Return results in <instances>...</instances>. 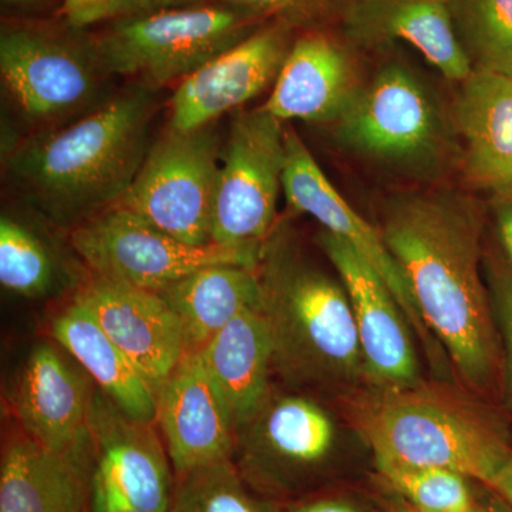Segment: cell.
<instances>
[{
	"label": "cell",
	"mask_w": 512,
	"mask_h": 512,
	"mask_svg": "<svg viewBox=\"0 0 512 512\" xmlns=\"http://www.w3.org/2000/svg\"><path fill=\"white\" fill-rule=\"evenodd\" d=\"M484 222L476 198L440 187L394 195L379 228L424 325L478 394L493 392L503 375L484 271Z\"/></svg>",
	"instance_id": "1"
},
{
	"label": "cell",
	"mask_w": 512,
	"mask_h": 512,
	"mask_svg": "<svg viewBox=\"0 0 512 512\" xmlns=\"http://www.w3.org/2000/svg\"><path fill=\"white\" fill-rule=\"evenodd\" d=\"M154 90L136 84L62 127L37 131L8 158V175L47 220L79 227L119 204L144 163Z\"/></svg>",
	"instance_id": "2"
},
{
	"label": "cell",
	"mask_w": 512,
	"mask_h": 512,
	"mask_svg": "<svg viewBox=\"0 0 512 512\" xmlns=\"http://www.w3.org/2000/svg\"><path fill=\"white\" fill-rule=\"evenodd\" d=\"M274 373L295 392H338L365 379L348 292L275 229L258 268Z\"/></svg>",
	"instance_id": "3"
},
{
	"label": "cell",
	"mask_w": 512,
	"mask_h": 512,
	"mask_svg": "<svg viewBox=\"0 0 512 512\" xmlns=\"http://www.w3.org/2000/svg\"><path fill=\"white\" fill-rule=\"evenodd\" d=\"M353 419L376 464L447 468L487 485L512 451L497 416L448 387L373 389Z\"/></svg>",
	"instance_id": "4"
},
{
	"label": "cell",
	"mask_w": 512,
	"mask_h": 512,
	"mask_svg": "<svg viewBox=\"0 0 512 512\" xmlns=\"http://www.w3.org/2000/svg\"><path fill=\"white\" fill-rule=\"evenodd\" d=\"M332 127L343 150L410 180H440L461 161L450 113L429 84L397 60L363 83Z\"/></svg>",
	"instance_id": "5"
},
{
	"label": "cell",
	"mask_w": 512,
	"mask_h": 512,
	"mask_svg": "<svg viewBox=\"0 0 512 512\" xmlns=\"http://www.w3.org/2000/svg\"><path fill=\"white\" fill-rule=\"evenodd\" d=\"M265 23L248 10L212 0L111 20L92 42L111 76L138 77L156 90L183 82Z\"/></svg>",
	"instance_id": "6"
},
{
	"label": "cell",
	"mask_w": 512,
	"mask_h": 512,
	"mask_svg": "<svg viewBox=\"0 0 512 512\" xmlns=\"http://www.w3.org/2000/svg\"><path fill=\"white\" fill-rule=\"evenodd\" d=\"M74 32H77L74 29ZM16 23L0 35V74L16 109L39 131L62 127L103 104L111 74L92 37Z\"/></svg>",
	"instance_id": "7"
},
{
	"label": "cell",
	"mask_w": 512,
	"mask_h": 512,
	"mask_svg": "<svg viewBox=\"0 0 512 512\" xmlns=\"http://www.w3.org/2000/svg\"><path fill=\"white\" fill-rule=\"evenodd\" d=\"M218 158L220 138L211 126L168 128L117 205L185 244H211Z\"/></svg>",
	"instance_id": "8"
},
{
	"label": "cell",
	"mask_w": 512,
	"mask_h": 512,
	"mask_svg": "<svg viewBox=\"0 0 512 512\" xmlns=\"http://www.w3.org/2000/svg\"><path fill=\"white\" fill-rule=\"evenodd\" d=\"M70 242L94 275L153 292L207 266L256 269L264 251L185 244L119 205L73 228Z\"/></svg>",
	"instance_id": "9"
},
{
	"label": "cell",
	"mask_w": 512,
	"mask_h": 512,
	"mask_svg": "<svg viewBox=\"0 0 512 512\" xmlns=\"http://www.w3.org/2000/svg\"><path fill=\"white\" fill-rule=\"evenodd\" d=\"M285 161V123L262 106L235 117L218 175L211 242L264 249L275 231Z\"/></svg>",
	"instance_id": "10"
},
{
	"label": "cell",
	"mask_w": 512,
	"mask_h": 512,
	"mask_svg": "<svg viewBox=\"0 0 512 512\" xmlns=\"http://www.w3.org/2000/svg\"><path fill=\"white\" fill-rule=\"evenodd\" d=\"M338 441L332 414L311 394H269L237 430L232 463L249 487L291 490L329 460Z\"/></svg>",
	"instance_id": "11"
},
{
	"label": "cell",
	"mask_w": 512,
	"mask_h": 512,
	"mask_svg": "<svg viewBox=\"0 0 512 512\" xmlns=\"http://www.w3.org/2000/svg\"><path fill=\"white\" fill-rule=\"evenodd\" d=\"M154 424L131 419L96 389L87 426L93 453L92 508L173 511L175 474Z\"/></svg>",
	"instance_id": "12"
},
{
	"label": "cell",
	"mask_w": 512,
	"mask_h": 512,
	"mask_svg": "<svg viewBox=\"0 0 512 512\" xmlns=\"http://www.w3.org/2000/svg\"><path fill=\"white\" fill-rule=\"evenodd\" d=\"M318 244L348 292L365 380L376 390L420 384L412 326L382 276L348 242L325 229L319 232Z\"/></svg>",
	"instance_id": "13"
},
{
	"label": "cell",
	"mask_w": 512,
	"mask_h": 512,
	"mask_svg": "<svg viewBox=\"0 0 512 512\" xmlns=\"http://www.w3.org/2000/svg\"><path fill=\"white\" fill-rule=\"evenodd\" d=\"M293 32L285 23L266 22L185 77L171 97L168 128L192 131L211 126L272 89L295 40Z\"/></svg>",
	"instance_id": "14"
},
{
	"label": "cell",
	"mask_w": 512,
	"mask_h": 512,
	"mask_svg": "<svg viewBox=\"0 0 512 512\" xmlns=\"http://www.w3.org/2000/svg\"><path fill=\"white\" fill-rule=\"evenodd\" d=\"M286 161L282 188L289 207L302 214L311 215L325 231L348 242L357 254L363 256L384 279L394 298L402 306L413 332L429 350L430 359H436V340L424 325L416 303L404 282L396 262L384 244L379 229L372 227L353 210L342 194L330 183L329 178L313 158L311 151L298 131L285 124Z\"/></svg>",
	"instance_id": "15"
},
{
	"label": "cell",
	"mask_w": 512,
	"mask_h": 512,
	"mask_svg": "<svg viewBox=\"0 0 512 512\" xmlns=\"http://www.w3.org/2000/svg\"><path fill=\"white\" fill-rule=\"evenodd\" d=\"M156 424L175 477L232 458L237 427L201 353H185L157 393Z\"/></svg>",
	"instance_id": "16"
},
{
	"label": "cell",
	"mask_w": 512,
	"mask_h": 512,
	"mask_svg": "<svg viewBox=\"0 0 512 512\" xmlns=\"http://www.w3.org/2000/svg\"><path fill=\"white\" fill-rule=\"evenodd\" d=\"M160 392L185 355L183 326L156 292L96 276L74 296Z\"/></svg>",
	"instance_id": "17"
},
{
	"label": "cell",
	"mask_w": 512,
	"mask_h": 512,
	"mask_svg": "<svg viewBox=\"0 0 512 512\" xmlns=\"http://www.w3.org/2000/svg\"><path fill=\"white\" fill-rule=\"evenodd\" d=\"M97 386L86 370L50 343L32 349L16 384L13 409L19 429L56 453L89 439Z\"/></svg>",
	"instance_id": "18"
},
{
	"label": "cell",
	"mask_w": 512,
	"mask_h": 512,
	"mask_svg": "<svg viewBox=\"0 0 512 512\" xmlns=\"http://www.w3.org/2000/svg\"><path fill=\"white\" fill-rule=\"evenodd\" d=\"M365 82L348 45L328 33L309 30L293 40L262 107L282 123L333 124Z\"/></svg>",
	"instance_id": "19"
},
{
	"label": "cell",
	"mask_w": 512,
	"mask_h": 512,
	"mask_svg": "<svg viewBox=\"0 0 512 512\" xmlns=\"http://www.w3.org/2000/svg\"><path fill=\"white\" fill-rule=\"evenodd\" d=\"M339 22L346 42L359 49L403 42L419 50L451 82L461 83L473 73L447 0H346Z\"/></svg>",
	"instance_id": "20"
},
{
	"label": "cell",
	"mask_w": 512,
	"mask_h": 512,
	"mask_svg": "<svg viewBox=\"0 0 512 512\" xmlns=\"http://www.w3.org/2000/svg\"><path fill=\"white\" fill-rule=\"evenodd\" d=\"M450 116L463 140L468 184L491 198L512 194V77L471 73L460 83Z\"/></svg>",
	"instance_id": "21"
},
{
	"label": "cell",
	"mask_w": 512,
	"mask_h": 512,
	"mask_svg": "<svg viewBox=\"0 0 512 512\" xmlns=\"http://www.w3.org/2000/svg\"><path fill=\"white\" fill-rule=\"evenodd\" d=\"M92 441L56 453L22 430L3 446L0 512H84L92 501Z\"/></svg>",
	"instance_id": "22"
},
{
	"label": "cell",
	"mask_w": 512,
	"mask_h": 512,
	"mask_svg": "<svg viewBox=\"0 0 512 512\" xmlns=\"http://www.w3.org/2000/svg\"><path fill=\"white\" fill-rule=\"evenodd\" d=\"M200 353L238 430L272 392L274 349L262 309H248L232 319Z\"/></svg>",
	"instance_id": "23"
},
{
	"label": "cell",
	"mask_w": 512,
	"mask_h": 512,
	"mask_svg": "<svg viewBox=\"0 0 512 512\" xmlns=\"http://www.w3.org/2000/svg\"><path fill=\"white\" fill-rule=\"evenodd\" d=\"M156 293L183 326L185 353H200L232 319L262 309L258 272L245 266H207Z\"/></svg>",
	"instance_id": "24"
},
{
	"label": "cell",
	"mask_w": 512,
	"mask_h": 512,
	"mask_svg": "<svg viewBox=\"0 0 512 512\" xmlns=\"http://www.w3.org/2000/svg\"><path fill=\"white\" fill-rule=\"evenodd\" d=\"M50 335L121 412L156 423V392L86 309L76 302L67 306L50 323Z\"/></svg>",
	"instance_id": "25"
},
{
	"label": "cell",
	"mask_w": 512,
	"mask_h": 512,
	"mask_svg": "<svg viewBox=\"0 0 512 512\" xmlns=\"http://www.w3.org/2000/svg\"><path fill=\"white\" fill-rule=\"evenodd\" d=\"M473 72L512 77V0H447Z\"/></svg>",
	"instance_id": "26"
},
{
	"label": "cell",
	"mask_w": 512,
	"mask_h": 512,
	"mask_svg": "<svg viewBox=\"0 0 512 512\" xmlns=\"http://www.w3.org/2000/svg\"><path fill=\"white\" fill-rule=\"evenodd\" d=\"M229 460L175 477L173 512H268Z\"/></svg>",
	"instance_id": "27"
},
{
	"label": "cell",
	"mask_w": 512,
	"mask_h": 512,
	"mask_svg": "<svg viewBox=\"0 0 512 512\" xmlns=\"http://www.w3.org/2000/svg\"><path fill=\"white\" fill-rule=\"evenodd\" d=\"M53 262L43 242L22 222L0 220V282L3 288L33 298L49 291Z\"/></svg>",
	"instance_id": "28"
},
{
	"label": "cell",
	"mask_w": 512,
	"mask_h": 512,
	"mask_svg": "<svg viewBox=\"0 0 512 512\" xmlns=\"http://www.w3.org/2000/svg\"><path fill=\"white\" fill-rule=\"evenodd\" d=\"M380 474L417 512H470L476 507L468 480L447 468L377 463Z\"/></svg>",
	"instance_id": "29"
},
{
	"label": "cell",
	"mask_w": 512,
	"mask_h": 512,
	"mask_svg": "<svg viewBox=\"0 0 512 512\" xmlns=\"http://www.w3.org/2000/svg\"><path fill=\"white\" fill-rule=\"evenodd\" d=\"M204 2L211 0H63V16L70 28L83 30L96 23Z\"/></svg>",
	"instance_id": "30"
},
{
	"label": "cell",
	"mask_w": 512,
	"mask_h": 512,
	"mask_svg": "<svg viewBox=\"0 0 512 512\" xmlns=\"http://www.w3.org/2000/svg\"><path fill=\"white\" fill-rule=\"evenodd\" d=\"M212 2V0H211ZM237 6L265 22L296 28H315L326 19L340 18L346 0H215Z\"/></svg>",
	"instance_id": "31"
},
{
	"label": "cell",
	"mask_w": 512,
	"mask_h": 512,
	"mask_svg": "<svg viewBox=\"0 0 512 512\" xmlns=\"http://www.w3.org/2000/svg\"><path fill=\"white\" fill-rule=\"evenodd\" d=\"M485 279L503 350V380L512 412V269L501 252L484 255Z\"/></svg>",
	"instance_id": "32"
},
{
	"label": "cell",
	"mask_w": 512,
	"mask_h": 512,
	"mask_svg": "<svg viewBox=\"0 0 512 512\" xmlns=\"http://www.w3.org/2000/svg\"><path fill=\"white\" fill-rule=\"evenodd\" d=\"M491 214L500 252L512 269V194L491 198Z\"/></svg>",
	"instance_id": "33"
},
{
	"label": "cell",
	"mask_w": 512,
	"mask_h": 512,
	"mask_svg": "<svg viewBox=\"0 0 512 512\" xmlns=\"http://www.w3.org/2000/svg\"><path fill=\"white\" fill-rule=\"evenodd\" d=\"M487 485L512 508V451L494 471Z\"/></svg>",
	"instance_id": "34"
},
{
	"label": "cell",
	"mask_w": 512,
	"mask_h": 512,
	"mask_svg": "<svg viewBox=\"0 0 512 512\" xmlns=\"http://www.w3.org/2000/svg\"><path fill=\"white\" fill-rule=\"evenodd\" d=\"M289 512H362L356 505L335 498H322L303 503Z\"/></svg>",
	"instance_id": "35"
},
{
	"label": "cell",
	"mask_w": 512,
	"mask_h": 512,
	"mask_svg": "<svg viewBox=\"0 0 512 512\" xmlns=\"http://www.w3.org/2000/svg\"><path fill=\"white\" fill-rule=\"evenodd\" d=\"M92 512H160V511L138 510V508H130V507H93ZM170 512H173V511H170Z\"/></svg>",
	"instance_id": "36"
},
{
	"label": "cell",
	"mask_w": 512,
	"mask_h": 512,
	"mask_svg": "<svg viewBox=\"0 0 512 512\" xmlns=\"http://www.w3.org/2000/svg\"><path fill=\"white\" fill-rule=\"evenodd\" d=\"M488 511L490 512H512V508L510 505H505L504 503H493L491 507H488Z\"/></svg>",
	"instance_id": "37"
},
{
	"label": "cell",
	"mask_w": 512,
	"mask_h": 512,
	"mask_svg": "<svg viewBox=\"0 0 512 512\" xmlns=\"http://www.w3.org/2000/svg\"><path fill=\"white\" fill-rule=\"evenodd\" d=\"M5 3L10 5H29V3L42 2V0H3Z\"/></svg>",
	"instance_id": "38"
},
{
	"label": "cell",
	"mask_w": 512,
	"mask_h": 512,
	"mask_svg": "<svg viewBox=\"0 0 512 512\" xmlns=\"http://www.w3.org/2000/svg\"><path fill=\"white\" fill-rule=\"evenodd\" d=\"M470 512H490V511H488V508H485V510H483V508L474 507L473 510H471Z\"/></svg>",
	"instance_id": "39"
}]
</instances>
